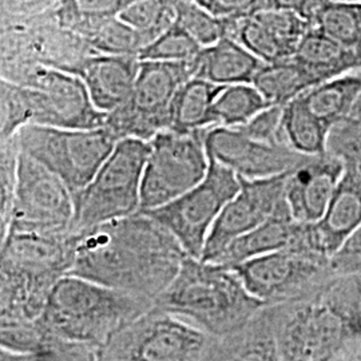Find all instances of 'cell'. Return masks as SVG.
Listing matches in <instances>:
<instances>
[{
	"label": "cell",
	"mask_w": 361,
	"mask_h": 361,
	"mask_svg": "<svg viewBox=\"0 0 361 361\" xmlns=\"http://www.w3.org/2000/svg\"><path fill=\"white\" fill-rule=\"evenodd\" d=\"M189 255L153 217L138 212L78 233L67 276L155 300L176 279Z\"/></svg>",
	"instance_id": "obj_1"
},
{
	"label": "cell",
	"mask_w": 361,
	"mask_h": 361,
	"mask_svg": "<svg viewBox=\"0 0 361 361\" xmlns=\"http://www.w3.org/2000/svg\"><path fill=\"white\" fill-rule=\"evenodd\" d=\"M78 233L8 229L1 240L0 317L35 320L55 284L68 274Z\"/></svg>",
	"instance_id": "obj_2"
},
{
	"label": "cell",
	"mask_w": 361,
	"mask_h": 361,
	"mask_svg": "<svg viewBox=\"0 0 361 361\" xmlns=\"http://www.w3.org/2000/svg\"><path fill=\"white\" fill-rule=\"evenodd\" d=\"M280 360H336L361 336V296L352 285L331 281L308 300L268 305Z\"/></svg>",
	"instance_id": "obj_3"
},
{
	"label": "cell",
	"mask_w": 361,
	"mask_h": 361,
	"mask_svg": "<svg viewBox=\"0 0 361 361\" xmlns=\"http://www.w3.org/2000/svg\"><path fill=\"white\" fill-rule=\"evenodd\" d=\"M154 304L149 297L65 276L54 286L38 320L49 335L90 349L98 360L101 349Z\"/></svg>",
	"instance_id": "obj_4"
},
{
	"label": "cell",
	"mask_w": 361,
	"mask_h": 361,
	"mask_svg": "<svg viewBox=\"0 0 361 361\" xmlns=\"http://www.w3.org/2000/svg\"><path fill=\"white\" fill-rule=\"evenodd\" d=\"M154 301L159 308L216 338L240 332L265 305L232 268L190 256Z\"/></svg>",
	"instance_id": "obj_5"
},
{
	"label": "cell",
	"mask_w": 361,
	"mask_h": 361,
	"mask_svg": "<svg viewBox=\"0 0 361 361\" xmlns=\"http://www.w3.org/2000/svg\"><path fill=\"white\" fill-rule=\"evenodd\" d=\"M0 75L22 83L39 67L73 73L89 55V43L59 23L54 10L0 16Z\"/></svg>",
	"instance_id": "obj_6"
},
{
	"label": "cell",
	"mask_w": 361,
	"mask_h": 361,
	"mask_svg": "<svg viewBox=\"0 0 361 361\" xmlns=\"http://www.w3.org/2000/svg\"><path fill=\"white\" fill-rule=\"evenodd\" d=\"M149 153L150 141L128 137L116 143L90 183L74 195L73 232H85L141 210L143 170Z\"/></svg>",
	"instance_id": "obj_7"
},
{
	"label": "cell",
	"mask_w": 361,
	"mask_h": 361,
	"mask_svg": "<svg viewBox=\"0 0 361 361\" xmlns=\"http://www.w3.org/2000/svg\"><path fill=\"white\" fill-rule=\"evenodd\" d=\"M18 149L59 176L73 195L82 192L118 138L106 126L98 129H63L28 123L13 135Z\"/></svg>",
	"instance_id": "obj_8"
},
{
	"label": "cell",
	"mask_w": 361,
	"mask_h": 361,
	"mask_svg": "<svg viewBox=\"0 0 361 361\" xmlns=\"http://www.w3.org/2000/svg\"><path fill=\"white\" fill-rule=\"evenodd\" d=\"M216 337L155 305L119 331L98 360H212Z\"/></svg>",
	"instance_id": "obj_9"
},
{
	"label": "cell",
	"mask_w": 361,
	"mask_h": 361,
	"mask_svg": "<svg viewBox=\"0 0 361 361\" xmlns=\"http://www.w3.org/2000/svg\"><path fill=\"white\" fill-rule=\"evenodd\" d=\"M192 77L193 59L186 62L141 61L129 98L107 114L104 126L118 141L128 137L153 140L158 133L169 129L174 97Z\"/></svg>",
	"instance_id": "obj_10"
},
{
	"label": "cell",
	"mask_w": 361,
	"mask_h": 361,
	"mask_svg": "<svg viewBox=\"0 0 361 361\" xmlns=\"http://www.w3.org/2000/svg\"><path fill=\"white\" fill-rule=\"evenodd\" d=\"M207 129L164 130L150 140V153L143 170L141 210L164 207L189 192L207 177Z\"/></svg>",
	"instance_id": "obj_11"
},
{
	"label": "cell",
	"mask_w": 361,
	"mask_h": 361,
	"mask_svg": "<svg viewBox=\"0 0 361 361\" xmlns=\"http://www.w3.org/2000/svg\"><path fill=\"white\" fill-rule=\"evenodd\" d=\"M229 268L265 305L312 298L336 276L331 258L297 247H285Z\"/></svg>",
	"instance_id": "obj_12"
},
{
	"label": "cell",
	"mask_w": 361,
	"mask_h": 361,
	"mask_svg": "<svg viewBox=\"0 0 361 361\" xmlns=\"http://www.w3.org/2000/svg\"><path fill=\"white\" fill-rule=\"evenodd\" d=\"M240 189V177L210 158L207 177L202 182L166 205L142 213L164 225L190 257L201 258L219 213Z\"/></svg>",
	"instance_id": "obj_13"
},
{
	"label": "cell",
	"mask_w": 361,
	"mask_h": 361,
	"mask_svg": "<svg viewBox=\"0 0 361 361\" xmlns=\"http://www.w3.org/2000/svg\"><path fill=\"white\" fill-rule=\"evenodd\" d=\"M74 213V195L65 180L19 150L13 216L8 229L68 232Z\"/></svg>",
	"instance_id": "obj_14"
},
{
	"label": "cell",
	"mask_w": 361,
	"mask_h": 361,
	"mask_svg": "<svg viewBox=\"0 0 361 361\" xmlns=\"http://www.w3.org/2000/svg\"><path fill=\"white\" fill-rule=\"evenodd\" d=\"M18 85L26 87L31 123L63 129H98L106 123L107 114L94 104L77 74L39 67Z\"/></svg>",
	"instance_id": "obj_15"
},
{
	"label": "cell",
	"mask_w": 361,
	"mask_h": 361,
	"mask_svg": "<svg viewBox=\"0 0 361 361\" xmlns=\"http://www.w3.org/2000/svg\"><path fill=\"white\" fill-rule=\"evenodd\" d=\"M290 171L253 180L240 177L241 189L219 213L209 233L201 259L214 261L235 238L271 217H292L285 198L286 180Z\"/></svg>",
	"instance_id": "obj_16"
},
{
	"label": "cell",
	"mask_w": 361,
	"mask_h": 361,
	"mask_svg": "<svg viewBox=\"0 0 361 361\" xmlns=\"http://www.w3.org/2000/svg\"><path fill=\"white\" fill-rule=\"evenodd\" d=\"M205 142L210 158L249 180L283 174L314 157L300 154L284 143L253 140L237 128H209Z\"/></svg>",
	"instance_id": "obj_17"
},
{
	"label": "cell",
	"mask_w": 361,
	"mask_h": 361,
	"mask_svg": "<svg viewBox=\"0 0 361 361\" xmlns=\"http://www.w3.org/2000/svg\"><path fill=\"white\" fill-rule=\"evenodd\" d=\"M345 171V164L335 155H314L286 180L285 198L292 219L300 224H314L323 219Z\"/></svg>",
	"instance_id": "obj_18"
},
{
	"label": "cell",
	"mask_w": 361,
	"mask_h": 361,
	"mask_svg": "<svg viewBox=\"0 0 361 361\" xmlns=\"http://www.w3.org/2000/svg\"><path fill=\"white\" fill-rule=\"evenodd\" d=\"M360 225L361 171L345 166L323 219L307 224L308 247L314 253L331 258Z\"/></svg>",
	"instance_id": "obj_19"
},
{
	"label": "cell",
	"mask_w": 361,
	"mask_h": 361,
	"mask_svg": "<svg viewBox=\"0 0 361 361\" xmlns=\"http://www.w3.org/2000/svg\"><path fill=\"white\" fill-rule=\"evenodd\" d=\"M140 65L137 55L94 52L78 66L74 74L85 82L94 104L109 114L129 98Z\"/></svg>",
	"instance_id": "obj_20"
},
{
	"label": "cell",
	"mask_w": 361,
	"mask_h": 361,
	"mask_svg": "<svg viewBox=\"0 0 361 361\" xmlns=\"http://www.w3.org/2000/svg\"><path fill=\"white\" fill-rule=\"evenodd\" d=\"M194 77L207 79L219 86L253 83L264 62L243 43L224 37L202 47L193 59Z\"/></svg>",
	"instance_id": "obj_21"
},
{
	"label": "cell",
	"mask_w": 361,
	"mask_h": 361,
	"mask_svg": "<svg viewBox=\"0 0 361 361\" xmlns=\"http://www.w3.org/2000/svg\"><path fill=\"white\" fill-rule=\"evenodd\" d=\"M301 226L302 224L290 216L271 217L257 228L235 238L212 262L233 267L252 258L290 247L296 244Z\"/></svg>",
	"instance_id": "obj_22"
},
{
	"label": "cell",
	"mask_w": 361,
	"mask_h": 361,
	"mask_svg": "<svg viewBox=\"0 0 361 361\" xmlns=\"http://www.w3.org/2000/svg\"><path fill=\"white\" fill-rule=\"evenodd\" d=\"M293 58L307 66L323 82L361 70V59L357 52L338 43L314 26L310 27L297 44Z\"/></svg>",
	"instance_id": "obj_23"
},
{
	"label": "cell",
	"mask_w": 361,
	"mask_h": 361,
	"mask_svg": "<svg viewBox=\"0 0 361 361\" xmlns=\"http://www.w3.org/2000/svg\"><path fill=\"white\" fill-rule=\"evenodd\" d=\"M361 92V70L331 78L300 95L310 111L332 128L352 113Z\"/></svg>",
	"instance_id": "obj_24"
},
{
	"label": "cell",
	"mask_w": 361,
	"mask_h": 361,
	"mask_svg": "<svg viewBox=\"0 0 361 361\" xmlns=\"http://www.w3.org/2000/svg\"><path fill=\"white\" fill-rule=\"evenodd\" d=\"M222 87L202 78L188 79L171 104L169 130L186 133L213 128V104Z\"/></svg>",
	"instance_id": "obj_25"
},
{
	"label": "cell",
	"mask_w": 361,
	"mask_h": 361,
	"mask_svg": "<svg viewBox=\"0 0 361 361\" xmlns=\"http://www.w3.org/2000/svg\"><path fill=\"white\" fill-rule=\"evenodd\" d=\"M323 80L293 56L276 63H264L253 85L271 104L285 106Z\"/></svg>",
	"instance_id": "obj_26"
},
{
	"label": "cell",
	"mask_w": 361,
	"mask_h": 361,
	"mask_svg": "<svg viewBox=\"0 0 361 361\" xmlns=\"http://www.w3.org/2000/svg\"><path fill=\"white\" fill-rule=\"evenodd\" d=\"M329 130L331 128L314 116L300 97L285 104L281 141L297 153L325 154Z\"/></svg>",
	"instance_id": "obj_27"
},
{
	"label": "cell",
	"mask_w": 361,
	"mask_h": 361,
	"mask_svg": "<svg viewBox=\"0 0 361 361\" xmlns=\"http://www.w3.org/2000/svg\"><path fill=\"white\" fill-rule=\"evenodd\" d=\"M133 0H59L52 10L62 26L87 39L106 22L118 18Z\"/></svg>",
	"instance_id": "obj_28"
},
{
	"label": "cell",
	"mask_w": 361,
	"mask_h": 361,
	"mask_svg": "<svg viewBox=\"0 0 361 361\" xmlns=\"http://www.w3.org/2000/svg\"><path fill=\"white\" fill-rule=\"evenodd\" d=\"M226 18V37L243 43L264 63H276L295 55L281 39L264 26L253 13H237Z\"/></svg>",
	"instance_id": "obj_29"
},
{
	"label": "cell",
	"mask_w": 361,
	"mask_h": 361,
	"mask_svg": "<svg viewBox=\"0 0 361 361\" xmlns=\"http://www.w3.org/2000/svg\"><path fill=\"white\" fill-rule=\"evenodd\" d=\"M271 106L253 83L224 86L213 104L214 126L237 128Z\"/></svg>",
	"instance_id": "obj_30"
},
{
	"label": "cell",
	"mask_w": 361,
	"mask_h": 361,
	"mask_svg": "<svg viewBox=\"0 0 361 361\" xmlns=\"http://www.w3.org/2000/svg\"><path fill=\"white\" fill-rule=\"evenodd\" d=\"M313 26L357 52L361 59V3L323 0Z\"/></svg>",
	"instance_id": "obj_31"
},
{
	"label": "cell",
	"mask_w": 361,
	"mask_h": 361,
	"mask_svg": "<svg viewBox=\"0 0 361 361\" xmlns=\"http://www.w3.org/2000/svg\"><path fill=\"white\" fill-rule=\"evenodd\" d=\"M119 18L135 28L149 44L176 23L174 0H133Z\"/></svg>",
	"instance_id": "obj_32"
},
{
	"label": "cell",
	"mask_w": 361,
	"mask_h": 361,
	"mask_svg": "<svg viewBox=\"0 0 361 361\" xmlns=\"http://www.w3.org/2000/svg\"><path fill=\"white\" fill-rule=\"evenodd\" d=\"M176 23L202 47L226 37V18L212 13L197 0H174Z\"/></svg>",
	"instance_id": "obj_33"
},
{
	"label": "cell",
	"mask_w": 361,
	"mask_h": 361,
	"mask_svg": "<svg viewBox=\"0 0 361 361\" xmlns=\"http://www.w3.org/2000/svg\"><path fill=\"white\" fill-rule=\"evenodd\" d=\"M201 49L202 46L192 35L174 23L165 32L145 46L138 58L141 61L186 62L194 59Z\"/></svg>",
	"instance_id": "obj_34"
},
{
	"label": "cell",
	"mask_w": 361,
	"mask_h": 361,
	"mask_svg": "<svg viewBox=\"0 0 361 361\" xmlns=\"http://www.w3.org/2000/svg\"><path fill=\"white\" fill-rule=\"evenodd\" d=\"M87 43L94 52L113 55H140L147 44L142 35L119 16L99 27Z\"/></svg>",
	"instance_id": "obj_35"
},
{
	"label": "cell",
	"mask_w": 361,
	"mask_h": 361,
	"mask_svg": "<svg viewBox=\"0 0 361 361\" xmlns=\"http://www.w3.org/2000/svg\"><path fill=\"white\" fill-rule=\"evenodd\" d=\"M31 123V109L26 87L0 79V142H4Z\"/></svg>",
	"instance_id": "obj_36"
},
{
	"label": "cell",
	"mask_w": 361,
	"mask_h": 361,
	"mask_svg": "<svg viewBox=\"0 0 361 361\" xmlns=\"http://www.w3.org/2000/svg\"><path fill=\"white\" fill-rule=\"evenodd\" d=\"M326 153L361 171V114H350L331 128Z\"/></svg>",
	"instance_id": "obj_37"
},
{
	"label": "cell",
	"mask_w": 361,
	"mask_h": 361,
	"mask_svg": "<svg viewBox=\"0 0 361 361\" xmlns=\"http://www.w3.org/2000/svg\"><path fill=\"white\" fill-rule=\"evenodd\" d=\"M19 149L15 140L0 142V238L8 231L16 189ZM0 240V241H1Z\"/></svg>",
	"instance_id": "obj_38"
},
{
	"label": "cell",
	"mask_w": 361,
	"mask_h": 361,
	"mask_svg": "<svg viewBox=\"0 0 361 361\" xmlns=\"http://www.w3.org/2000/svg\"><path fill=\"white\" fill-rule=\"evenodd\" d=\"M249 13H253L264 26L268 27L293 52H296L297 44L301 38L313 26L308 19L293 11L264 10Z\"/></svg>",
	"instance_id": "obj_39"
},
{
	"label": "cell",
	"mask_w": 361,
	"mask_h": 361,
	"mask_svg": "<svg viewBox=\"0 0 361 361\" xmlns=\"http://www.w3.org/2000/svg\"><path fill=\"white\" fill-rule=\"evenodd\" d=\"M284 106L271 104L261 110L258 114L244 125L237 126L247 137L262 142L283 143L281 125H283ZM285 145V143H284Z\"/></svg>",
	"instance_id": "obj_40"
},
{
	"label": "cell",
	"mask_w": 361,
	"mask_h": 361,
	"mask_svg": "<svg viewBox=\"0 0 361 361\" xmlns=\"http://www.w3.org/2000/svg\"><path fill=\"white\" fill-rule=\"evenodd\" d=\"M331 268L335 274H361V225L331 257Z\"/></svg>",
	"instance_id": "obj_41"
},
{
	"label": "cell",
	"mask_w": 361,
	"mask_h": 361,
	"mask_svg": "<svg viewBox=\"0 0 361 361\" xmlns=\"http://www.w3.org/2000/svg\"><path fill=\"white\" fill-rule=\"evenodd\" d=\"M323 0H250L241 13H256L264 10H285L293 11L313 25L314 15Z\"/></svg>",
	"instance_id": "obj_42"
},
{
	"label": "cell",
	"mask_w": 361,
	"mask_h": 361,
	"mask_svg": "<svg viewBox=\"0 0 361 361\" xmlns=\"http://www.w3.org/2000/svg\"><path fill=\"white\" fill-rule=\"evenodd\" d=\"M59 0H0V16H25L47 11Z\"/></svg>",
	"instance_id": "obj_43"
},
{
	"label": "cell",
	"mask_w": 361,
	"mask_h": 361,
	"mask_svg": "<svg viewBox=\"0 0 361 361\" xmlns=\"http://www.w3.org/2000/svg\"><path fill=\"white\" fill-rule=\"evenodd\" d=\"M336 360H361V336L349 340L337 353Z\"/></svg>",
	"instance_id": "obj_44"
},
{
	"label": "cell",
	"mask_w": 361,
	"mask_h": 361,
	"mask_svg": "<svg viewBox=\"0 0 361 361\" xmlns=\"http://www.w3.org/2000/svg\"><path fill=\"white\" fill-rule=\"evenodd\" d=\"M350 114H361V92L360 97H359V99H357V102L355 104V107H353V110H352ZM350 114H349V116H350Z\"/></svg>",
	"instance_id": "obj_45"
},
{
	"label": "cell",
	"mask_w": 361,
	"mask_h": 361,
	"mask_svg": "<svg viewBox=\"0 0 361 361\" xmlns=\"http://www.w3.org/2000/svg\"><path fill=\"white\" fill-rule=\"evenodd\" d=\"M334 1H360L361 0H334Z\"/></svg>",
	"instance_id": "obj_46"
},
{
	"label": "cell",
	"mask_w": 361,
	"mask_h": 361,
	"mask_svg": "<svg viewBox=\"0 0 361 361\" xmlns=\"http://www.w3.org/2000/svg\"><path fill=\"white\" fill-rule=\"evenodd\" d=\"M197 1H200V3H201V4H204V6L207 4V0H197Z\"/></svg>",
	"instance_id": "obj_47"
}]
</instances>
